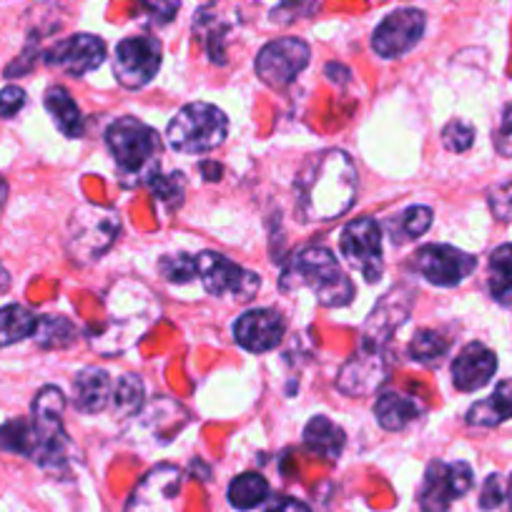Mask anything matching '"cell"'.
<instances>
[{"mask_svg": "<svg viewBox=\"0 0 512 512\" xmlns=\"http://www.w3.org/2000/svg\"><path fill=\"white\" fill-rule=\"evenodd\" d=\"M359 176L342 149L309 156L294 176V209L302 224L334 221L352 209Z\"/></svg>", "mask_w": 512, "mask_h": 512, "instance_id": "cell-1", "label": "cell"}, {"mask_svg": "<svg viewBox=\"0 0 512 512\" xmlns=\"http://www.w3.org/2000/svg\"><path fill=\"white\" fill-rule=\"evenodd\" d=\"M159 317V304L149 287L141 282H118L106 299V327L91 339V347L101 354H121L134 347L136 339Z\"/></svg>", "mask_w": 512, "mask_h": 512, "instance_id": "cell-2", "label": "cell"}, {"mask_svg": "<svg viewBox=\"0 0 512 512\" xmlns=\"http://www.w3.org/2000/svg\"><path fill=\"white\" fill-rule=\"evenodd\" d=\"M279 289L284 294L312 289L322 307H347L354 299V284L339 267L337 256L327 246H307L289 256L284 264Z\"/></svg>", "mask_w": 512, "mask_h": 512, "instance_id": "cell-3", "label": "cell"}, {"mask_svg": "<svg viewBox=\"0 0 512 512\" xmlns=\"http://www.w3.org/2000/svg\"><path fill=\"white\" fill-rule=\"evenodd\" d=\"M106 146L116 161L121 176H131L139 184H149L159 174L161 139L149 123L136 116H121L106 128Z\"/></svg>", "mask_w": 512, "mask_h": 512, "instance_id": "cell-4", "label": "cell"}, {"mask_svg": "<svg viewBox=\"0 0 512 512\" xmlns=\"http://www.w3.org/2000/svg\"><path fill=\"white\" fill-rule=\"evenodd\" d=\"M229 118L211 103L194 101L181 108L169 123L166 139L179 154H209L226 141Z\"/></svg>", "mask_w": 512, "mask_h": 512, "instance_id": "cell-5", "label": "cell"}, {"mask_svg": "<svg viewBox=\"0 0 512 512\" xmlns=\"http://www.w3.org/2000/svg\"><path fill=\"white\" fill-rule=\"evenodd\" d=\"M63 412H66V397L53 384L43 387L33 400L31 422L36 430V452L31 460L48 472H61L68 462L71 442L63 427Z\"/></svg>", "mask_w": 512, "mask_h": 512, "instance_id": "cell-6", "label": "cell"}, {"mask_svg": "<svg viewBox=\"0 0 512 512\" xmlns=\"http://www.w3.org/2000/svg\"><path fill=\"white\" fill-rule=\"evenodd\" d=\"M118 234H121V216L116 209L86 204L73 211L66 251L76 264H93L116 244Z\"/></svg>", "mask_w": 512, "mask_h": 512, "instance_id": "cell-7", "label": "cell"}, {"mask_svg": "<svg viewBox=\"0 0 512 512\" xmlns=\"http://www.w3.org/2000/svg\"><path fill=\"white\" fill-rule=\"evenodd\" d=\"M256 6H259V0H211L196 13L194 33L204 43L211 63L224 66L226 41L236 28L249 21Z\"/></svg>", "mask_w": 512, "mask_h": 512, "instance_id": "cell-8", "label": "cell"}, {"mask_svg": "<svg viewBox=\"0 0 512 512\" xmlns=\"http://www.w3.org/2000/svg\"><path fill=\"white\" fill-rule=\"evenodd\" d=\"M339 251L349 267L359 272L367 284H377L384 274L382 254V229L372 216H362L344 226Z\"/></svg>", "mask_w": 512, "mask_h": 512, "instance_id": "cell-9", "label": "cell"}, {"mask_svg": "<svg viewBox=\"0 0 512 512\" xmlns=\"http://www.w3.org/2000/svg\"><path fill=\"white\" fill-rule=\"evenodd\" d=\"M472 467L467 462H430L420 487L422 512H447L457 497L472 490Z\"/></svg>", "mask_w": 512, "mask_h": 512, "instance_id": "cell-10", "label": "cell"}, {"mask_svg": "<svg viewBox=\"0 0 512 512\" xmlns=\"http://www.w3.org/2000/svg\"><path fill=\"white\" fill-rule=\"evenodd\" d=\"M196 262H199L201 282H204V289L211 297L234 294V299H239V302H249L259 292V287H262L259 274L239 267L231 259H226L224 254H219V251H201L196 256Z\"/></svg>", "mask_w": 512, "mask_h": 512, "instance_id": "cell-11", "label": "cell"}, {"mask_svg": "<svg viewBox=\"0 0 512 512\" xmlns=\"http://www.w3.org/2000/svg\"><path fill=\"white\" fill-rule=\"evenodd\" d=\"M181 490H184V472L176 465L161 462L136 485L123 512H179Z\"/></svg>", "mask_w": 512, "mask_h": 512, "instance_id": "cell-12", "label": "cell"}, {"mask_svg": "<svg viewBox=\"0 0 512 512\" xmlns=\"http://www.w3.org/2000/svg\"><path fill=\"white\" fill-rule=\"evenodd\" d=\"M161 68V43L154 36L123 38L113 56V76L123 88H144Z\"/></svg>", "mask_w": 512, "mask_h": 512, "instance_id": "cell-13", "label": "cell"}, {"mask_svg": "<svg viewBox=\"0 0 512 512\" xmlns=\"http://www.w3.org/2000/svg\"><path fill=\"white\" fill-rule=\"evenodd\" d=\"M309 58L312 51L302 38H277L259 51L254 71L269 88H287L309 66Z\"/></svg>", "mask_w": 512, "mask_h": 512, "instance_id": "cell-14", "label": "cell"}, {"mask_svg": "<svg viewBox=\"0 0 512 512\" xmlns=\"http://www.w3.org/2000/svg\"><path fill=\"white\" fill-rule=\"evenodd\" d=\"M415 267L435 287H457L477 267V259L450 244H427L415 254Z\"/></svg>", "mask_w": 512, "mask_h": 512, "instance_id": "cell-15", "label": "cell"}, {"mask_svg": "<svg viewBox=\"0 0 512 512\" xmlns=\"http://www.w3.org/2000/svg\"><path fill=\"white\" fill-rule=\"evenodd\" d=\"M387 374H390L387 349L359 344L357 352L339 372L337 390L347 397H367L387 382Z\"/></svg>", "mask_w": 512, "mask_h": 512, "instance_id": "cell-16", "label": "cell"}, {"mask_svg": "<svg viewBox=\"0 0 512 512\" xmlns=\"http://www.w3.org/2000/svg\"><path fill=\"white\" fill-rule=\"evenodd\" d=\"M427 18L425 13L417 8H400V11L390 13L377 26L372 36V48L377 56L382 58H400L410 53L412 48L420 43L425 36Z\"/></svg>", "mask_w": 512, "mask_h": 512, "instance_id": "cell-17", "label": "cell"}, {"mask_svg": "<svg viewBox=\"0 0 512 512\" xmlns=\"http://www.w3.org/2000/svg\"><path fill=\"white\" fill-rule=\"evenodd\" d=\"M108 56L106 41L98 36H91V33H78V36L63 38L56 46L48 48L43 53V61L46 66L58 68V71L68 73L73 78H81L86 73L96 71Z\"/></svg>", "mask_w": 512, "mask_h": 512, "instance_id": "cell-18", "label": "cell"}, {"mask_svg": "<svg viewBox=\"0 0 512 512\" xmlns=\"http://www.w3.org/2000/svg\"><path fill=\"white\" fill-rule=\"evenodd\" d=\"M412 302H415V292L410 287H397L390 294H384L382 302L372 309L369 319L364 322L362 344L387 349V342L392 339V334L410 317Z\"/></svg>", "mask_w": 512, "mask_h": 512, "instance_id": "cell-19", "label": "cell"}, {"mask_svg": "<svg viewBox=\"0 0 512 512\" xmlns=\"http://www.w3.org/2000/svg\"><path fill=\"white\" fill-rule=\"evenodd\" d=\"M287 332V322L277 309H249L234 324V339L251 354L272 352Z\"/></svg>", "mask_w": 512, "mask_h": 512, "instance_id": "cell-20", "label": "cell"}, {"mask_svg": "<svg viewBox=\"0 0 512 512\" xmlns=\"http://www.w3.org/2000/svg\"><path fill=\"white\" fill-rule=\"evenodd\" d=\"M497 372V357L492 349H487L482 342H470L462 347L452 362V382L460 392H477L482 390Z\"/></svg>", "mask_w": 512, "mask_h": 512, "instance_id": "cell-21", "label": "cell"}, {"mask_svg": "<svg viewBox=\"0 0 512 512\" xmlns=\"http://www.w3.org/2000/svg\"><path fill=\"white\" fill-rule=\"evenodd\" d=\"M113 384L106 369L83 367L73 377V407L81 415H98L111 405Z\"/></svg>", "mask_w": 512, "mask_h": 512, "instance_id": "cell-22", "label": "cell"}, {"mask_svg": "<svg viewBox=\"0 0 512 512\" xmlns=\"http://www.w3.org/2000/svg\"><path fill=\"white\" fill-rule=\"evenodd\" d=\"M374 415H377V422L384 430L400 432L422 415V405L415 397L387 390L377 397V402H374Z\"/></svg>", "mask_w": 512, "mask_h": 512, "instance_id": "cell-23", "label": "cell"}, {"mask_svg": "<svg viewBox=\"0 0 512 512\" xmlns=\"http://www.w3.org/2000/svg\"><path fill=\"white\" fill-rule=\"evenodd\" d=\"M304 445H307L309 452L324 457V460H339L344 452V445H347V435L329 417L317 415L304 427Z\"/></svg>", "mask_w": 512, "mask_h": 512, "instance_id": "cell-24", "label": "cell"}, {"mask_svg": "<svg viewBox=\"0 0 512 512\" xmlns=\"http://www.w3.org/2000/svg\"><path fill=\"white\" fill-rule=\"evenodd\" d=\"M507 420H512V379L497 384L487 400L475 402L467 410V425L472 427H497Z\"/></svg>", "mask_w": 512, "mask_h": 512, "instance_id": "cell-25", "label": "cell"}, {"mask_svg": "<svg viewBox=\"0 0 512 512\" xmlns=\"http://www.w3.org/2000/svg\"><path fill=\"white\" fill-rule=\"evenodd\" d=\"M43 103H46L48 113L53 116V123H56L58 131H61L66 139H81L83 126H86V123H83L81 108H78V103L73 101L71 93H68L66 88L51 86L46 91Z\"/></svg>", "mask_w": 512, "mask_h": 512, "instance_id": "cell-26", "label": "cell"}, {"mask_svg": "<svg viewBox=\"0 0 512 512\" xmlns=\"http://www.w3.org/2000/svg\"><path fill=\"white\" fill-rule=\"evenodd\" d=\"M487 289L490 297L502 307L512 304V244L497 246L487 264Z\"/></svg>", "mask_w": 512, "mask_h": 512, "instance_id": "cell-27", "label": "cell"}, {"mask_svg": "<svg viewBox=\"0 0 512 512\" xmlns=\"http://www.w3.org/2000/svg\"><path fill=\"white\" fill-rule=\"evenodd\" d=\"M36 327L38 317L31 309L21 307V304H8L0 309V347H11V344L33 337Z\"/></svg>", "mask_w": 512, "mask_h": 512, "instance_id": "cell-28", "label": "cell"}, {"mask_svg": "<svg viewBox=\"0 0 512 512\" xmlns=\"http://www.w3.org/2000/svg\"><path fill=\"white\" fill-rule=\"evenodd\" d=\"M226 497L236 510H254L269 497V482L259 472H244L236 480H231Z\"/></svg>", "mask_w": 512, "mask_h": 512, "instance_id": "cell-29", "label": "cell"}, {"mask_svg": "<svg viewBox=\"0 0 512 512\" xmlns=\"http://www.w3.org/2000/svg\"><path fill=\"white\" fill-rule=\"evenodd\" d=\"M144 382H141L139 374H123L121 379L113 387L111 395V407L113 415L118 417H136L144 410Z\"/></svg>", "mask_w": 512, "mask_h": 512, "instance_id": "cell-30", "label": "cell"}, {"mask_svg": "<svg viewBox=\"0 0 512 512\" xmlns=\"http://www.w3.org/2000/svg\"><path fill=\"white\" fill-rule=\"evenodd\" d=\"M78 332L66 317H38V327L33 332V339L41 349H66L76 342Z\"/></svg>", "mask_w": 512, "mask_h": 512, "instance_id": "cell-31", "label": "cell"}, {"mask_svg": "<svg viewBox=\"0 0 512 512\" xmlns=\"http://www.w3.org/2000/svg\"><path fill=\"white\" fill-rule=\"evenodd\" d=\"M0 450L13 452V455L21 457H33V452H36V430H33V422L16 417V420L0 425Z\"/></svg>", "mask_w": 512, "mask_h": 512, "instance_id": "cell-32", "label": "cell"}, {"mask_svg": "<svg viewBox=\"0 0 512 512\" xmlns=\"http://www.w3.org/2000/svg\"><path fill=\"white\" fill-rule=\"evenodd\" d=\"M432 219H435V214H432L430 206H410V209H405L397 216V221H390L392 239L400 241V244L420 239L432 226Z\"/></svg>", "mask_w": 512, "mask_h": 512, "instance_id": "cell-33", "label": "cell"}, {"mask_svg": "<svg viewBox=\"0 0 512 512\" xmlns=\"http://www.w3.org/2000/svg\"><path fill=\"white\" fill-rule=\"evenodd\" d=\"M407 352H410V359H415V362L425 364V367H435L450 352V339L442 337L435 329H420L410 342Z\"/></svg>", "mask_w": 512, "mask_h": 512, "instance_id": "cell-34", "label": "cell"}, {"mask_svg": "<svg viewBox=\"0 0 512 512\" xmlns=\"http://www.w3.org/2000/svg\"><path fill=\"white\" fill-rule=\"evenodd\" d=\"M159 272L169 284H186L191 279H196V274H199V262H196L194 254L179 251V254H169L161 259Z\"/></svg>", "mask_w": 512, "mask_h": 512, "instance_id": "cell-35", "label": "cell"}, {"mask_svg": "<svg viewBox=\"0 0 512 512\" xmlns=\"http://www.w3.org/2000/svg\"><path fill=\"white\" fill-rule=\"evenodd\" d=\"M151 191L164 201L169 209H179L181 201H184V191H186V181L184 174H156L149 179Z\"/></svg>", "mask_w": 512, "mask_h": 512, "instance_id": "cell-36", "label": "cell"}, {"mask_svg": "<svg viewBox=\"0 0 512 512\" xmlns=\"http://www.w3.org/2000/svg\"><path fill=\"white\" fill-rule=\"evenodd\" d=\"M319 3H322V0H282V3L269 13V18H272V23H277V26H292V23L304 21V18H312L314 13L319 11Z\"/></svg>", "mask_w": 512, "mask_h": 512, "instance_id": "cell-37", "label": "cell"}, {"mask_svg": "<svg viewBox=\"0 0 512 512\" xmlns=\"http://www.w3.org/2000/svg\"><path fill=\"white\" fill-rule=\"evenodd\" d=\"M442 144L452 154H465L472 144H475V128L472 123L462 121V118H452L445 128H442Z\"/></svg>", "mask_w": 512, "mask_h": 512, "instance_id": "cell-38", "label": "cell"}, {"mask_svg": "<svg viewBox=\"0 0 512 512\" xmlns=\"http://www.w3.org/2000/svg\"><path fill=\"white\" fill-rule=\"evenodd\" d=\"M181 8V0H141L139 13L151 26H166L176 18Z\"/></svg>", "mask_w": 512, "mask_h": 512, "instance_id": "cell-39", "label": "cell"}, {"mask_svg": "<svg viewBox=\"0 0 512 512\" xmlns=\"http://www.w3.org/2000/svg\"><path fill=\"white\" fill-rule=\"evenodd\" d=\"M487 204H490L492 216H495L497 221H507V224H510L512 221V181H505V184L490 189V194H487Z\"/></svg>", "mask_w": 512, "mask_h": 512, "instance_id": "cell-40", "label": "cell"}, {"mask_svg": "<svg viewBox=\"0 0 512 512\" xmlns=\"http://www.w3.org/2000/svg\"><path fill=\"white\" fill-rule=\"evenodd\" d=\"M505 497H507L505 482H502V477L497 475V472H492V475L485 480V485H482L480 507L485 512L497 510V507H500L502 502H505Z\"/></svg>", "mask_w": 512, "mask_h": 512, "instance_id": "cell-41", "label": "cell"}, {"mask_svg": "<svg viewBox=\"0 0 512 512\" xmlns=\"http://www.w3.org/2000/svg\"><path fill=\"white\" fill-rule=\"evenodd\" d=\"M495 151L505 159H512V103L502 108L500 126L495 128Z\"/></svg>", "mask_w": 512, "mask_h": 512, "instance_id": "cell-42", "label": "cell"}, {"mask_svg": "<svg viewBox=\"0 0 512 512\" xmlns=\"http://www.w3.org/2000/svg\"><path fill=\"white\" fill-rule=\"evenodd\" d=\"M26 106V91L21 86H6L0 91V118H13Z\"/></svg>", "mask_w": 512, "mask_h": 512, "instance_id": "cell-43", "label": "cell"}, {"mask_svg": "<svg viewBox=\"0 0 512 512\" xmlns=\"http://www.w3.org/2000/svg\"><path fill=\"white\" fill-rule=\"evenodd\" d=\"M36 58H38V46L31 41V43H28V48H23L21 56H18L16 61H13L11 66L6 68V76H8V78L26 76V73L33 68V63H36Z\"/></svg>", "mask_w": 512, "mask_h": 512, "instance_id": "cell-44", "label": "cell"}, {"mask_svg": "<svg viewBox=\"0 0 512 512\" xmlns=\"http://www.w3.org/2000/svg\"><path fill=\"white\" fill-rule=\"evenodd\" d=\"M267 512H312V510H309L302 500H294V497H282V500H279L277 505Z\"/></svg>", "mask_w": 512, "mask_h": 512, "instance_id": "cell-45", "label": "cell"}, {"mask_svg": "<svg viewBox=\"0 0 512 512\" xmlns=\"http://www.w3.org/2000/svg\"><path fill=\"white\" fill-rule=\"evenodd\" d=\"M201 171H204L206 181H219L221 179V166L216 161H201Z\"/></svg>", "mask_w": 512, "mask_h": 512, "instance_id": "cell-46", "label": "cell"}, {"mask_svg": "<svg viewBox=\"0 0 512 512\" xmlns=\"http://www.w3.org/2000/svg\"><path fill=\"white\" fill-rule=\"evenodd\" d=\"M8 289H11V274H8V269L0 264V294H6Z\"/></svg>", "mask_w": 512, "mask_h": 512, "instance_id": "cell-47", "label": "cell"}, {"mask_svg": "<svg viewBox=\"0 0 512 512\" xmlns=\"http://www.w3.org/2000/svg\"><path fill=\"white\" fill-rule=\"evenodd\" d=\"M6 199H8V184L6 179L0 176V211H3V206H6Z\"/></svg>", "mask_w": 512, "mask_h": 512, "instance_id": "cell-48", "label": "cell"}, {"mask_svg": "<svg viewBox=\"0 0 512 512\" xmlns=\"http://www.w3.org/2000/svg\"><path fill=\"white\" fill-rule=\"evenodd\" d=\"M505 502H507V512H512V475H510V482H507V497H505Z\"/></svg>", "mask_w": 512, "mask_h": 512, "instance_id": "cell-49", "label": "cell"}]
</instances>
